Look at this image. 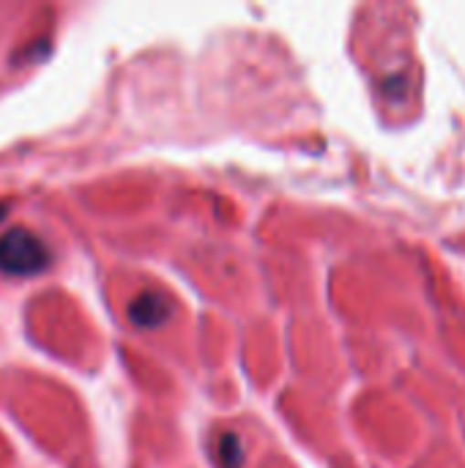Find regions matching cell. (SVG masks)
Returning a JSON list of instances; mask_svg holds the SVG:
<instances>
[{
  "mask_svg": "<svg viewBox=\"0 0 465 468\" xmlns=\"http://www.w3.org/2000/svg\"><path fill=\"white\" fill-rule=\"evenodd\" d=\"M49 266L47 244L25 228H11L0 236V271L11 277H30Z\"/></svg>",
  "mask_w": 465,
  "mask_h": 468,
  "instance_id": "6da1fadb",
  "label": "cell"
},
{
  "mask_svg": "<svg viewBox=\"0 0 465 468\" xmlns=\"http://www.w3.org/2000/svg\"><path fill=\"white\" fill-rule=\"evenodd\" d=\"M170 313H173L170 302L162 293H153V291L140 293L129 304V321L134 326H140V329H156V326H162L170 318Z\"/></svg>",
  "mask_w": 465,
  "mask_h": 468,
  "instance_id": "7a4b0ae2",
  "label": "cell"
},
{
  "mask_svg": "<svg viewBox=\"0 0 465 468\" xmlns=\"http://www.w3.org/2000/svg\"><path fill=\"white\" fill-rule=\"evenodd\" d=\"M217 463L219 468H241L244 463V450L236 433H222L217 439Z\"/></svg>",
  "mask_w": 465,
  "mask_h": 468,
  "instance_id": "3957f363",
  "label": "cell"
},
{
  "mask_svg": "<svg viewBox=\"0 0 465 468\" xmlns=\"http://www.w3.org/2000/svg\"><path fill=\"white\" fill-rule=\"evenodd\" d=\"M5 214H8V206H3V203H0V222L5 219Z\"/></svg>",
  "mask_w": 465,
  "mask_h": 468,
  "instance_id": "277c9868",
  "label": "cell"
}]
</instances>
